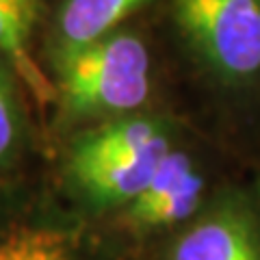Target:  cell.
I'll list each match as a JSON object with an SVG mask.
<instances>
[{
  "label": "cell",
  "mask_w": 260,
  "mask_h": 260,
  "mask_svg": "<svg viewBox=\"0 0 260 260\" xmlns=\"http://www.w3.org/2000/svg\"><path fill=\"white\" fill-rule=\"evenodd\" d=\"M32 20H35V5L13 7V9L0 11V52L13 56V61L22 74L30 83H37L39 74L26 56V50H24Z\"/></svg>",
  "instance_id": "obj_9"
},
{
  "label": "cell",
  "mask_w": 260,
  "mask_h": 260,
  "mask_svg": "<svg viewBox=\"0 0 260 260\" xmlns=\"http://www.w3.org/2000/svg\"><path fill=\"white\" fill-rule=\"evenodd\" d=\"M26 5H35V0H0V11L13 9V7H26Z\"/></svg>",
  "instance_id": "obj_11"
},
{
  "label": "cell",
  "mask_w": 260,
  "mask_h": 260,
  "mask_svg": "<svg viewBox=\"0 0 260 260\" xmlns=\"http://www.w3.org/2000/svg\"><path fill=\"white\" fill-rule=\"evenodd\" d=\"M59 78L68 107L80 115L133 111L150 95V54L137 35L109 32L65 46Z\"/></svg>",
  "instance_id": "obj_1"
},
{
  "label": "cell",
  "mask_w": 260,
  "mask_h": 260,
  "mask_svg": "<svg viewBox=\"0 0 260 260\" xmlns=\"http://www.w3.org/2000/svg\"><path fill=\"white\" fill-rule=\"evenodd\" d=\"M160 143H169V135L158 121L148 117L121 119L117 124L93 130V133L85 135L83 139H78L72 148L70 165L72 162L115 158L121 154L141 152Z\"/></svg>",
  "instance_id": "obj_6"
},
{
  "label": "cell",
  "mask_w": 260,
  "mask_h": 260,
  "mask_svg": "<svg viewBox=\"0 0 260 260\" xmlns=\"http://www.w3.org/2000/svg\"><path fill=\"white\" fill-rule=\"evenodd\" d=\"M0 260H78L61 234L46 228H18L0 237Z\"/></svg>",
  "instance_id": "obj_8"
},
{
  "label": "cell",
  "mask_w": 260,
  "mask_h": 260,
  "mask_svg": "<svg viewBox=\"0 0 260 260\" xmlns=\"http://www.w3.org/2000/svg\"><path fill=\"white\" fill-rule=\"evenodd\" d=\"M172 150V143L121 154L115 158L72 162L70 174L89 198L102 206H126L143 191L162 156Z\"/></svg>",
  "instance_id": "obj_5"
},
{
  "label": "cell",
  "mask_w": 260,
  "mask_h": 260,
  "mask_svg": "<svg viewBox=\"0 0 260 260\" xmlns=\"http://www.w3.org/2000/svg\"><path fill=\"white\" fill-rule=\"evenodd\" d=\"M143 3L145 0H68L59 22L65 46H80L109 35Z\"/></svg>",
  "instance_id": "obj_7"
},
{
  "label": "cell",
  "mask_w": 260,
  "mask_h": 260,
  "mask_svg": "<svg viewBox=\"0 0 260 260\" xmlns=\"http://www.w3.org/2000/svg\"><path fill=\"white\" fill-rule=\"evenodd\" d=\"M176 20L223 78L260 72V0H176Z\"/></svg>",
  "instance_id": "obj_2"
},
{
  "label": "cell",
  "mask_w": 260,
  "mask_h": 260,
  "mask_svg": "<svg viewBox=\"0 0 260 260\" xmlns=\"http://www.w3.org/2000/svg\"><path fill=\"white\" fill-rule=\"evenodd\" d=\"M18 139V109H15L11 80L0 65V160L11 152Z\"/></svg>",
  "instance_id": "obj_10"
},
{
  "label": "cell",
  "mask_w": 260,
  "mask_h": 260,
  "mask_svg": "<svg viewBox=\"0 0 260 260\" xmlns=\"http://www.w3.org/2000/svg\"><path fill=\"white\" fill-rule=\"evenodd\" d=\"M169 260H260V225L241 204H221L176 241Z\"/></svg>",
  "instance_id": "obj_4"
},
{
  "label": "cell",
  "mask_w": 260,
  "mask_h": 260,
  "mask_svg": "<svg viewBox=\"0 0 260 260\" xmlns=\"http://www.w3.org/2000/svg\"><path fill=\"white\" fill-rule=\"evenodd\" d=\"M202 193L204 176L193 158L172 148L143 191L124 206L121 221L130 230H160L182 223L198 210Z\"/></svg>",
  "instance_id": "obj_3"
}]
</instances>
